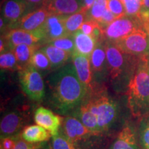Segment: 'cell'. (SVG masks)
I'll return each instance as SVG.
<instances>
[{"mask_svg":"<svg viewBox=\"0 0 149 149\" xmlns=\"http://www.w3.org/2000/svg\"><path fill=\"white\" fill-rule=\"evenodd\" d=\"M48 102L59 115H70L84 100L86 91L72 62L54 70L48 79Z\"/></svg>","mask_w":149,"mask_h":149,"instance_id":"6da1fadb","label":"cell"},{"mask_svg":"<svg viewBox=\"0 0 149 149\" xmlns=\"http://www.w3.org/2000/svg\"><path fill=\"white\" fill-rule=\"evenodd\" d=\"M104 41L110 82L117 92L126 91L128 84L138 66L141 57L123 51L114 42Z\"/></svg>","mask_w":149,"mask_h":149,"instance_id":"7a4b0ae2","label":"cell"},{"mask_svg":"<svg viewBox=\"0 0 149 149\" xmlns=\"http://www.w3.org/2000/svg\"><path fill=\"white\" fill-rule=\"evenodd\" d=\"M127 105L134 117L149 115V56H143L128 84Z\"/></svg>","mask_w":149,"mask_h":149,"instance_id":"3957f363","label":"cell"},{"mask_svg":"<svg viewBox=\"0 0 149 149\" xmlns=\"http://www.w3.org/2000/svg\"><path fill=\"white\" fill-rule=\"evenodd\" d=\"M84 101L96 117L100 133L107 131L118 116L117 102L108 95L104 86H100L86 95Z\"/></svg>","mask_w":149,"mask_h":149,"instance_id":"277c9868","label":"cell"},{"mask_svg":"<svg viewBox=\"0 0 149 149\" xmlns=\"http://www.w3.org/2000/svg\"><path fill=\"white\" fill-rule=\"evenodd\" d=\"M19 81L22 90L31 100L41 102L45 97L44 80L40 72L31 64L19 70Z\"/></svg>","mask_w":149,"mask_h":149,"instance_id":"5b68a950","label":"cell"},{"mask_svg":"<svg viewBox=\"0 0 149 149\" xmlns=\"http://www.w3.org/2000/svg\"><path fill=\"white\" fill-rule=\"evenodd\" d=\"M144 29V24L137 17L125 15L117 18L102 30V39L115 42L139 29Z\"/></svg>","mask_w":149,"mask_h":149,"instance_id":"8992f818","label":"cell"},{"mask_svg":"<svg viewBox=\"0 0 149 149\" xmlns=\"http://www.w3.org/2000/svg\"><path fill=\"white\" fill-rule=\"evenodd\" d=\"M114 43L127 53L138 57L149 56V35L143 28Z\"/></svg>","mask_w":149,"mask_h":149,"instance_id":"52a82bcc","label":"cell"},{"mask_svg":"<svg viewBox=\"0 0 149 149\" xmlns=\"http://www.w3.org/2000/svg\"><path fill=\"white\" fill-rule=\"evenodd\" d=\"M3 35L6 40L9 50L19 44L44 46L46 44V36L42 28L36 31L23 29H11Z\"/></svg>","mask_w":149,"mask_h":149,"instance_id":"ba28073f","label":"cell"},{"mask_svg":"<svg viewBox=\"0 0 149 149\" xmlns=\"http://www.w3.org/2000/svg\"><path fill=\"white\" fill-rule=\"evenodd\" d=\"M60 131L70 139L75 146L81 143H86L88 139L96 134L92 133L77 117L72 115H68L63 120Z\"/></svg>","mask_w":149,"mask_h":149,"instance_id":"9c48e42d","label":"cell"},{"mask_svg":"<svg viewBox=\"0 0 149 149\" xmlns=\"http://www.w3.org/2000/svg\"><path fill=\"white\" fill-rule=\"evenodd\" d=\"M91 68L93 78L97 86H102V83L109 79V70L104 41L100 40L90 56Z\"/></svg>","mask_w":149,"mask_h":149,"instance_id":"30bf717a","label":"cell"},{"mask_svg":"<svg viewBox=\"0 0 149 149\" xmlns=\"http://www.w3.org/2000/svg\"><path fill=\"white\" fill-rule=\"evenodd\" d=\"M71 61L77 72L78 77L84 86L87 94L100 87L97 86L94 81L90 57L79 53L75 50L72 54Z\"/></svg>","mask_w":149,"mask_h":149,"instance_id":"8fae6325","label":"cell"},{"mask_svg":"<svg viewBox=\"0 0 149 149\" xmlns=\"http://www.w3.org/2000/svg\"><path fill=\"white\" fill-rule=\"evenodd\" d=\"M29 12L25 0H6L1 3V16L8 25L9 31L13 25Z\"/></svg>","mask_w":149,"mask_h":149,"instance_id":"7c38bea8","label":"cell"},{"mask_svg":"<svg viewBox=\"0 0 149 149\" xmlns=\"http://www.w3.org/2000/svg\"><path fill=\"white\" fill-rule=\"evenodd\" d=\"M51 14L47 6L37 8L22 17L17 22L13 25L10 30L17 29L26 31H36L40 29Z\"/></svg>","mask_w":149,"mask_h":149,"instance_id":"4fadbf2b","label":"cell"},{"mask_svg":"<svg viewBox=\"0 0 149 149\" xmlns=\"http://www.w3.org/2000/svg\"><path fill=\"white\" fill-rule=\"evenodd\" d=\"M108 149H142L134 126L126 124Z\"/></svg>","mask_w":149,"mask_h":149,"instance_id":"5bb4252c","label":"cell"},{"mask_svg":"<svg viewBox=\"0 0 149 149\" xmlns=\"http://www.w3.org/2000/svg\"><path fill=\"white\" fill-rule=\"evenodd\" d=\"M34 120L37 124L47 130L51 133V137L59 133L64 120L59 115L54 114L49 109L42 107L36 109Z\"/></svg>","mask_w":149,"mask_h":149,"instance_id":"9a60e30c","label":"cell"},{"mask_svg":"<svg viewBox=\"0 0 149 149\" xmlns=\"http://www.w3.org/2000/svg\"><path fill=\"white\" fill-rule=\"evenodd\" d=\"M25 125V116L18 111L8 113L1 119L0 124L1 138L19 135Z\"/></svg>","mask_w":149,"mask_h":149,"instance_id":"2e32d148","label":"cell"},{"mask_svg":"<svg viewBox=\"0 0 149 149\" xmlns=\"http://www.w3.org/2000/svg\"><path fill=\"white\" fill-rule=\"evenodd\" d=\"M66 16L51 14L46 19L42 29L46 36V44L50 41L68 36L64 26V18Z\"/></svg>","mask_w":149,"mask_h":149,"instance_id":"e0dca14e","label":"cell"},{"mask_svg":"<svg viewBox=\"0 0 149 149\" xmlns=\"http://www.w3.org/2000/svg\"><path fill=\"white\" fill-rule=\"evenodd\" d=\"M84 0H51L47 6L51 14L68 16L82 10Z\"/></svg>","mask_w":149,"mask_h":149,"instance_id":"ac0fdd59","label":"cell"},{"mask_svg":"<svg viewBox=\"0 0 149 149\" xmlns=\"http://www.w3.org/2000/svg\"><path fill=\"white\" fill-rule=\"evenodd\" d=\"M40 48L45 53L51 61L52 70L58 69L72 60V53L59 49L53 45L45 44Z\"/></svg>","mask_w":149,"mask_h":149,"instance_id":"d6986e66","label":"cell"},{"mask_svg":"<svg viewBox=\"0 0 149 149\" xmlns=\"http://www.w3.org/2000/svg\"><path fill=\"white\" fill-rule=\"evenodd\" d=\"M70 115L77 117L83 123L84 125L92 133L96 134V135L100 134L99 132L97 121L96 117L90 111L87 104L85 103L84 100L79 107Z\"/></svg>","mask_w":149,"mask_h":149,"instance_id":"ffe728a7","label":"cell"},{"mask_svg":"<svg viewBox=\"0 0 149 149\" xmlns=\"http://www.w3.org/2000/svg\"><path fill=\"white\" fill-rule=\"evenodd\" d=\"M75 50L79 53L90 57L99 41L91 35H86L80 30L73 35Z\"/></svg>","mask_w":149,"mask_h":149,"instance_id":"44dd1931","label":"cell"},{"mask_svg":"<svg viewBox=\"0 0 149 149\" xmlns=\"http://www.w3.org/2000/svg\"><path fill=\"white\" fill-rule=\"evenodd\" d=\"M21 136L22 139L28 142L37 144L48 141L51 137V135L47 130L37 124L24 127Z\"/></svg>","mask_w":149,"mask_h":149,"instance_id":"7402d4cb","label":"cell"},{"mask_svg":"<svg viewBox=\"0 0 149 149\" xmlns=\"http://www.w3.org/2000/svg\"><path fill=\"white\" fill-rule=\"evenodd\" d=\"M40 46L27 45V44H19L15 46L12 50L16 56L17 60L20 68L30 64L32 56L37 49L40 48Z\"/></svg>","mask_w":149,"mask_h":149,"instance_id":"603a6c76","label":"cell"},{"mask_svg":"<svg viewBox=\"0 0 149 149\" xmlns=\"http://www.w3.org/2000/svg\"><path fill=\"white\" fill-rule=\"evenodd\" d=\"M88 19L87 11L83 10L76 13L66 16L64 18V26L68 35H73L79 31L84 22Z\"/></svg>","mask_w":149,"mask_h":149,"instance_id":"cb8c5ba5","label":"cell"},{"mask_svg":"<svg viewBox=\"0 0 149 149\" xmlns=\"http://www.w3.org/2000/svg\"><path fill=\"white\" fill-rule=\"evenodd\" d=\"M30 64L34 66L40 72L52 70L51 61H50L47 55L41 48L37 49L33 54L32 58L31 59Z\"/></svg>","mask_w":149,"mask_h":149,"instance_id":"d4e9b609","label":"cell"},{"mask_svg":"<svg viewBox=\"0 0 149 149\" xmlns=\"http://www.w3.org/2000/svg\"><path fill=\"white\" fill-rule=\"evenodd\" d=\"M0 67L3 70H16L21 69L14 52L10 50L1 53Z\"/></svg>","mask_w":149,"mask_h":149,"instance_id":"484cf974","label":"cell"},{"mask_svg":"<svg viewBox=\"0 0 149 149\" xmlns=\"http://www.w3.org/2000/svg\"><path fill=\"white\" fill-rule=\"evenodd\" d=\"M79 30L85 34L95 37L98 41L102 40V29L98 22L95 20L88 19L86 21L84 22Z\"/></svg>","mask_w":149,"mask_h":149,"instance_id":"4316f807","label":"cell"},{"mask_svg":"<svg viewBox=\"0 0 149 149\" xmlns=\"http://www.w3.org/2000/svg\"><path fill=\"white\" fill-rule=\"evenodd\" d=\"M51 137L52 149H77L75 144L60 130L58 134Z\"/></svg>","mask_w":149,"mask_h":149,"instance_id":"83f0119b","label":"cell"},{"mask_svg":"<svg viewBox=\"0 0 149 149\" xmlns=\"http://www.w3.org/2000/svg\"><path fill=\"white\" fill-rule=\"evenodd\" d=\"M46 44L53 45L59 49L64 50L72 54L75 51V45H74V41L72 35L50 41Z\"/></svg>","mask_w":149,"mask_h":149,"instance_id":"f1b7e54d","label":"cell"},{"mask_svg":"<svg viewBox=\"0 0 149 149\" xmlns=\"http://www.w3.org/2000/svg\"><path fill=\"white\" fill-rule=\"evenodd\" d=\"M137 135L141 148L149 149V115L141 120Z\"/></svg>","mask_w":149,"mask_h":149,"instance_id":"f546056e","label":"cell"},{"mask_svg":"<svg viewBox=\"0 0 149 149\" xmlns=\"http://www.w3.org/2000/svg\"><path fill=\"white\" fill-rule=\"evenodd\" d=\"M107 5L108 0H95L91 8L87 12L88 19L98 22L107 8Z\"/></svg>","mask_w":149,"mask_h":149,"instance_id":"4dcf8cb0","label":"cell"},{"mask_svg":"<svg viewBox=\"0 0 149 149\" xmlns=\"http://www.w3.org/2000/svg\"><path fill=\"white\" fill-rule=\"evenodd\" d=\"M123 3L125 8L126 15L139 18L142 9L143 0H124Z\"/></svg>","mask_w":149,"mask_h":149,"instance_id":"1f68e13d","label":"cell"},{"mask_svg":"<svg viewBox=\"0 0 149 149\" xmlns=\"http://www.w3.org/2000/svg\"><path fill=\"white\" fill-rule=\"evenodd\" d=\"M107 8L116 16L117 18L126 15L124 3L120 0H108Z\"/></svg>","mask_w":149,"mask_h":149,"instance_id":"d6a6232c","label":"cell"},{"mask_svg":"<svg viewBox=\"0 0 149 149\" xmlns=\"http://www.w3.org/2000/svg\"><path fill=\"white\" fill-rule=\"evenodd\" d=\"M117 19L116 16L115 15L109 8H107L104 12L103 15L100 19V20L97 22L100 24V27L103 30L105 29L107 26H109L110 24H111L114 20Z\"/></svg>","mask_w":149,"mask_h":149,"instance_id":"836d02e7","label":"cell"},{"mask_svg":"<svg viewBox=\"0 0 149 149\" xmlns=\"http://www.w3.org/2000/svg\"><path fill=\"white\" fill-rule=\"evenodd\" d=\"M21 137L19 135L8 136L1 138V146L0 149H13L18 139Z\"/></svg>","mask_w":149,"mask_h":149,"instance_id":"e575fe53","label":"cell"},{"mask_svg":"<svg viewBox=\"0 0 149 149\" xmlns=\"http://www.w3.org/2000/svg\"><path fill=\"white\" fill-rule=\"evenodd\" d=\"M25 1L29 6L30 12L43 6H47L50 2L49 0H25Z\"/></svg>","mask_w":149,"mask_h":149,"instance_id":"d590c367","label":"cell"},{"mask_svg":"<svg viewBox=\"0 0 149 149\" xmlns=\"http://www.w3.org/2000/svg\"><path fill=\"white\" fill-rule=\"evenodd\" d=\"M139 18L144 24L149 22V0H143L142 9Z\"/></svg>","mask_w":149,"mask_h":149,"instance_id":"8d00e7d4","label":"cell"},{"mask_svg":"<svg viewBox=\"0 0 149 149\" xmlns=\"http://www.w3.org/2000/svg\"><path fill=\"white\" fill-rule=\"evenodd\" d=\"M35 144H33V143L25 141L24 139H22L21 136V137L18 139L13 149H32L35 146Z\"/></svg>","mask_w":149,"mask_h":149,"instance_id":"74e56055","label":"cell"},{"mask_svg":"<svg viewBox=\"0 0 149 149\" xmlns=\"http://www.w3.org/2000/svg\"><path fill=\"white\" fill-rule=\"evenodd\" d=\"M32 149H52L51 143L48 141H43V142L37 143Z\"/></svg>","mask_w":149,"mask_h":149,"instance_id":"f35d334b","label":"cell"},{"mask_svg":"<svg viewBox=\"0 0 149 149\" xmlns=\"http://www.w3.org/2000/svg\"><path fill=\"white\" fill-rule=\"evenodd\" d=\"M95 1V0H84V8H82V10L88 12L89 9H90L91 8V6H93Z\"/></svg>","mask_w":149,"mask_h":149,"instance_id":"ab89813d","label":"cell"},{"mask_svg":"<svg viewBox=\"0 0 149 149\" xmlns=\"http://www.w3.org/2000/svg\"><path fill=\"white\" fill-rule=\"evenodd\" d=\"M144 29L146 31V32L149 35V22L144 24Z\"/></svg>","mask_w":149,"mask_h":149,"instance_id":"60d3db41","label":"cell"},{"mask_svg":"<svg viewBox=\"0 0 149 149\" xmlns=\"http://www.w3.org/2000/svg\"><path fill=\"white\" fill-rule=\"evenodd\" d=\"M6 1V0H1V3H3V1Z\"/></svg>","mask_w":149,"mask_h":149,"instance_id":"b9f144b4","label":"cell"},{"mask_svg":"<svg viewBox=\"0 0 149 149\" xmlns=\"http://www.w3.org/2000/svg\"><path fill=\"white\" fill-rule=\"evenodd\" d=\"M120 1H122V3H124V0H120Z\"/></svg>","mask_w":149,"mask_h":149,"instance_id":"7bdbcfd3","label":"cell"},{"mask_svg":"<svg viewBox=\"0 0 149 149\" xmlns=\"http://www.w3.org/2000/svg\"><path fill=\"white\" fill-rule=\"evenodd\" d=\"M49 1H51V0H49Z\"/></svg>","mask_w":149,"mask_h":149,"instance_id":"ee69618b","label":"cell"},{"mask_svg":"<svg viewBox=\"0 0 149 149\" xmlns=\"http://www.w3.org/2000/svg\"><path fill=\"white\" fill-rule=\"evenodd\" d=\"M146 23H147V22H146Z\"/></svg>","mask_w":149,"mask_h":149,"instance_id":"f6af8a7d","label":"cell"}]
</instances>
